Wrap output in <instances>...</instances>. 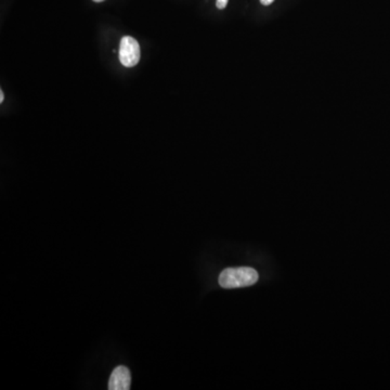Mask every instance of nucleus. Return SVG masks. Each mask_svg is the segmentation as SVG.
<instances>
[{
  "mask_svg": "<svg viewBox=\"0 0 390 390\" xmlns=\"http://www.w3.org/2000/svg\"><path fill=\"white\" fill-rule=\"evenodd\" d=\"M228 3L229 0H216V7L220 10L224 9L228 6Z\"/></svg>",
  "mask_w": 390,
  "mask_h": 390,
  "instance_id": "nucleus-4",
  "label": "nucleus"
},
{
  "mask_svg": "<svg viewBox=\"0 0 390 390\" xmlns=\"http://www.w3.org/2000/svg\"><path fill=\"white\" fill-rule=\"evenodd\" d=\"M119 61L126 68H133L139 63L141 52L139 43L134 37L125 36L119 45Z\"/></svg>",
  "mask_w": 390,
  "mask_h": 390,
  "instance_id": "nucleus-2",
  "label": "nucleus"
},
{
  "mask_svg": "<svg viewBox=\"0 0 390 390\" xmlns=\"http://www.w3.org/2000/svg\"><path fill=\"white\" fill-rule=\"evenodd\" d=\"M94 3H102L104 0H94Z\"/></svg>",
  "mask_w": 390,
  "mask_h": 390,
  "instance_id": "nucleus-7",
  "label": "nucleus"
},
{
  "mask_svg": "<svg viewBox=\"0 0 390 390\" xmlns=\"http://www.w3.org/2000/svg\"><path fill=\"white\" fill-rule=\"evenodd\" d=\"M4 99H5V96H4V91L1 90V91H0V102H1V104H3Z\"/></svg>",
  "mask_w": 390,
  "mask_h": 390,
  "instance_id": "nucleus-6",
  "label": "nucleus"
},
{
  "mask_svg": "<svg viewBox=\"0 0 390 390\" xmlns=\"http://www.w3.org/2000/svg\"><path fill=\"white\" fill-rule=\"evenodd\" d=\"M259 276L253 268H228L219 276V285L224 289H232L251 286L257 283Z\"/></svg>",
  "mask_w": 390,
  "mask_h": 390,
  "instance_id": "nucleus-1",
  "label": "nucleus"
},
{
  "mask_svg": "<svg viewBox=\"0 0 390 390\" xmlns=\"http://www.w3.org/2000/svg\"><path fill=\"white\" fill-rule=\"evenodd\" d=\"M131 384V374L126 366H117L113 370L109 381L110 390H128Z\"/></svg>",
  "mask_w": 390,
  "mask_h": 390,
  "instance_id": "nucleus-3",
  "label": "nucleus"
},
{
  "mask_svg": "<svg viewBox=\"0 0 390 390\" xmlns=\"http://www.w3.org/2000/svg\"><path fill=\"white\" fill-rule=\"evenodd\" d=\"M274 3V0H260V4L264 6H270Z\"/></svg>",
  "mask_w": 390,
  "mask_h": 390,
  "instance_id": "nucleus-5",
  "label": "nucleus"
}]
</instances>
